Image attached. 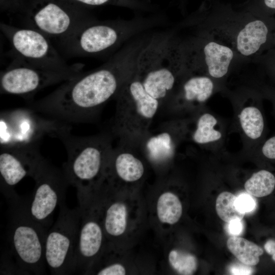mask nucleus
Segmentation results:
<instances>
[{
  "label": "nucleus",
  "mask_w": 275,
  "mask_h": 275,
  "mask_svg": "<svg viewBox=\"0 0 275 275\" xmlns=\"http://www.w3.org/2000/svg\"><path fill=\"white\" fill-rule=\"evenodd\" d=\"M154 33L150 31L131 39L104 64L63 82L30 108L65 123L91 121L135 72L139 56Z\"/></svg>",
  "instance_id": "obj_1"
},
{
  "label": "nucleus",
  "mask_w": 275,
  "mask_h": 275,
  "mask_svg": "<svg viewBox=\"0 0 275 275\" xmlns=\"http://www.w3.org/2000/svg\"><path fill=\"white\" fill-rule=\"evenodd\" d=\"M176 28L207 34L231 47L243 62L257 58L269 36L266 21L219 0H203Z\"/></svg>",
  "instance_id": "obj_2"
},
{
  "label": "nucleus",
  "mask_w": 275,
  "mask_h": 275,
  "mask_svg": "<svg viewBox=\"0 0 275 275\" xmlns=\"http://www.w3.org/2000/svg\"><path fill=\"white\" fill-rule=\"evenodd\" d=\"M135 12L130 19H95L85 23L61 42L71 55L100 57L118 50L134 37L167 23L164 14L144 16L142 12Z\"/></svg>",
  "instance_id": "obj_3"
},
{
  "label": "nucleus",
  "mask_w": 275,
  "mask_h": 275,
  "mask_svg": "<svg viewBox=\"0 0 275 275\" xmlns=\"http://www.w3.org/2000/svg\"><path fill=\"white\" fill-rule=\"evenodd\" d=\"M184 69L179 37L170 29L154 32L139 56L135 73L146 92L162 105Z\"/></svg>",
  "instance_id": "obj_4"
},
{
  "label": "nucleus",
  "mask_w": 275,
  "mask_h": 275,
  "mask_svg": "<svg viewBox=\"0 0 275 275\" xmlns=\"http://www.w3.org/2000/svg\"><path fill=\"white\" fill-rule=\"evenodd\" d=\"M71 127L57 138L64 144L67 160L63 172L69 185L76 187L78 199L89 196L102 183L107 157L113 148L112 134L88 136L72 135Z\"/></svg>",
  "instance_id": "obj_5"
},
{
  "label": "nucleus",
  "mask_w": 275,
  "mask_h": 275,
  "mask_svg": "<svg viewBox=\"0 0 275 275\" xmlns=\"http://www.w3.org/2000/svg\"><path fill=\"white\" fill-rule=\"evenodd\" d=\"M115 99L116 109L112 134L119 138L122 144H140L161 106L160 102L146 92L135 71Z\"/></svg>",
  "instance_id": "obj_6"
},
{
  "label": "nucleus",
  "mask_w": 275,
  "mask_h": 275,
  "mask_svg": "<svg viewBox=\"0 0 275 275\" xmlns=\"http://www.w3.org/2000/svg\"><path fill=\"white\" fill-rule=\"evenodd\" d=\"M10 204L8 239L16 264L21 273L43 274L47 228L31 216L29 203L20 198Z\"/></svg>",
  "instance_id": "obj_7"
},
{
  "label": "nucleus",
  "mask_w": 275,
  "mask_h": 275,
  "mask_svg": "<svg viewBox=\"0 0 275 275\" xmlns=\"http://www.w3.org/2000/svg\"><path fill=\"white\" fill-rule=\"evenodd\" d=\"M179 41L185 69L214 81L223 79L234 65L243 62L231 47L203 32L194 31Z\"/></svg>",
  "instance_id": "obj_8"
},
{
  "label": "nucleus",
  "mask_w": 275,
  "mask_h": 275,
  "mask_svg": "<svg viewBox=\"0 0 275 275\" xmlns=\"http://www.w3.org/2000/svg\"><path fill=\"white\" fill-rule=\"evenodd\" d=\"M33 109L18 108L3 111L0 115L1 148L39 147L45 135L57 138L69 126L65 123L39 116Z\"/></svg>",
  "instance_id": "obj_9"
},
{
  "label": "nucleus",
  "mask_w": 275,
  "mask_h": 275,
  "mask_svg": "<svg viewBox=\"0 0 275 275\" xmlns=\"http://www.w3.org/2000/svg\"><path fill=\"white\" fill-rule=\"evenodd\" d=\"M78 6L67 0H36L25 9V19L29 27L61 40L96 19Z\"/></svg>",
  "instance_id": "obj_10"
},
{
  "label": "nucleus",
  "mask_w": 275,
  "mask_h": 275,
  "mask_svg": "<svg viewBox=\"0 0 275 275\" xmlns=\"http://www.w3.org/2000/svg\"><path fill=\"white\" fill-rule=\"evenodd\" d=\"M56 222L47 231L45 248L46 265L52 274L73 273L75 253L81 217L80 206H60Z\"/></svg>",
  "instance_id": "obj_11"
},
{
  "label": "nucleus",
  "mask_w": 275,
  "mask_h": 275,
  "mask_svg": "<svg viewBox=\"0 0 275 275\" xmlns=\"http://www.w3.org/2000/svg\"><path fill=\"white\" fill-rule=\"evenodd\" d=\"M84 64L61 70L32 65L15 57L7 68L1 72L0 92L29 97L41 89L69 80L82 73Z\"/></svg>",
  "instance_id": "obj_12"
},
{
  "label": "nucleus",
  "mask_w": 275,
  "mask_h": 275,
  "mask_svg": "<svg viewBox=\"0 0 275 275\" xmlns=\"http://www.w3.org/2000/svg\"><path fill=\"white\" fill-rule=\"evenodd\" d=\"M1 32L9 41L14 57L42 68L69 70L77 64L68 65L50 42L49 38L33 28H20L1 22Z\"/></svg>",
  "instance_id": "obj_13"
},
{
  "label": "nucleus",
  "mask_w": 275,
  "mask_h": 275,
  "mask_svg": "<svg viewBox=\"0 0 275 275\" xmlns=\"http://www.w3.org/2000/svg\"><path fill=\"white\" fill-rule=\"evenodd\" d=\"M33 198L29 203L31 216L46 228L58 206L64 202L69 184L63 171L46 161L35 177Z\"/></svg>",
  "instance_id": "obj_14"
},
{
  "label": "nucleus",
  "mask_w": 275,
  "mask_h": 275,
  "mask_svg": "<svg viewBox=\"0 0 275 275\" xmlns=\"http://www.w3.org/2000/svg\"><path fill=\"white\" fill-rule=\"evenodd\" d=\"M46 161L39 147L1 148L0 188L9 203L20 199L15 186L25 177L34 179Z\"/></svg>",
  "instance_id": "obj_15"
},
{
  "label": "nucleus",
  "mask_w": 275,
  "mask_h": 275,
  "mask_svg": "<svg viewBox=\"0 0 275 275\" xmlns=\"http://www.w3.org/2000/svg\"><path fill=\"white\" fill-rule=\"evenodd\" d=\"M81 217L75 253L73 273L85 274L102 253L104 231L97 210L89 198L78 200Z\"/></svg>",
  "instance_id": "obj_16"
},
{
  "label": "nucleus",
  "mask_w": 275,
  "mask_h": 275,
  "mask_svg": "<svg viewBox=\"0 0 275 275\" xmlns=\"http://www.w3.org/2000/svg\"><path fill=\"white\" fill-rule=\"evenodd\" d=\"M215 88L210 77L184 70L172 93L163 105L170 111L194 107L207 101Z\"/></svg>",
  "instance_id": "obj_17"
},
{
  "label": "nucleus",
  "mask_w": 275,
  "mask_h": 275,
  "mask_svg": "<svg viewBox=\"0 0 275 275\" xmlns=\"http://www.w3.org/2000/svg\"><path fill=\"white\" fill-rule=\"evenodd\" d=\"M145 173L143 161L129 146L122 144L110 151L104 169L103 181L116 188L121 184L140 182Z\"/></svg>",
  "instance_id": "obj_18"
},
{
  "label": "nucleus",
  "mask_w": 275,
  "mask_h": 275,
  "mask_svg": "<svg viewBox=\"0 0 275 275\" xmlns=\"http://www.w3.org/2000/svg\"><path fill=\"white\" fill-rule=\"evenodd\" d=\"M183 125L175 121H166L157 128L149 131L140 143L146 157L153 164L162 166L173 157Z\"/></svg>",
  "instance_id": "obj_19"
},
{
  "label": "nucleus",
  "mask_w": 275,
  "mask_h": 275,
  "mask_svg": "<svg viewBox=\"0 0 275 275\" xmlns=\"http://www.w3.org/2000/svg\"><path fill=\"white\" fill-rule=\"evenodd\" d=\"M227 245L232 254L242 264L249 266L257 265L263 250L259 245L244 238L231 236L227 241Z\"/></svg>",
  "instance_id": "obj_20"
},
{
  "label": "nucleus",
  "mask_w": 275,
  "mask_h": 275,
  "mask_svg": "<svg viewBox=\"0 0 275 275\" xmlns=\"http://www.w3.org/2000/svg\"><path fill=\"white\" fill-rule=\"evenodd\" d=\"M182 210L180 199L173 192L165 191L159 196L156 203V213L161 223L175 224L180 219Z\"/></svg>",
  "instance_id": "obj_21"
},
{
  "label": "nucleus",
  "mask_w": 275,
  "mask_h": 275,
  "mask_svg": "<svg viewBox=\"0 0 275 275\" xmlns=\"http://www.w3.org/2000/svg\"><path fill=\"white\" fill-rule=\"evenodd\" d=\"M241 127L245 134L252 140L259 138L262 134L264 123L260 111L254 106L244 107L239 116Z\"/></svg>",
  "instance_id": "obj_22"
},
{
  "label": "nucleus",
  "mask_w": 275,
  "mask_h": 275,
  "mask_svg": "<svg viewBox=\"0 0 275 275\" xmlns=\"http://www.w3.org/2000/svg\"><path fill=\"white\" fill-rule=\"evenodd\" d=\"M275 187V177L269 171L262 170L254 173L244 184V188L251 196L263 197L270 194Z\"/></svg>",
  "instance_id": "obj_23"
},
{
  "label": "nucleus",
  "mask_w": 275,
  "mask_h": 275,
  "mask_svg": "<svg viewBox=\"0 0 275 275\" xmlns=\"http://www.w3.org/2000/svg\"><path fill=\"white\" fill-rule=\"evenodd\" d=\"M217 120L211 114L204 113L198 119L196 126L192 134L194 142L203 145L217 141L222 137V133L214 128Z\"/></svg>",
  "instance_id": "obj_24"
},
{
  "label": "nucleus",
  "mask_w": 275,
  "mask_h": 275,
  "mask_svg": "<svg viewBox=\"0 0 275 275\" xmlns=\"http://www.w3.org/2000/svg\"><path fill=\"white\" fill-rule=\"evenodd\" d=\"M77 5L96 7L112 5L126 8L137 12H154L157 6L150 0H67Z\"/></svg>",
  "instance_id": "obj_25"
},
{
  "label": "nucleus",
  "mask_w": 275,
  "mask_h": 275,
  "mask_svg": "<svg viewBox=\"0 0 275 275\" xmlns=\"http://www.w3.org/2000/svg\"><path fill=\"white\" fill-rule=\"evenodd\" d=\"M237 197L228 191L221 193L216 198L215 209L218 216L223 221L230 223L241 220L245 213L241 211L237 205Z\"/></svg>",
  "instance_id": "obj_26"
},
{
  "label": "nucleus",
  "mask_w": 275,
  "mask_h": 275,
  "mask_svg": "<svg viewBox=\"0 0 275 275\" xmlns=\"http://www.w3.org/2000/svg\"><path fill=\"white\" fill-rule=\"evenodd\" d=\"M168 258L170 265L180 274H193L197 269V259L190 253L172 250L170 252Z\"/></svg>",
  "instance_id": "obj_27"
},
{
  "label": "nucleus",
  "mask_w": 275,
  "mask_h": 275,
  "mask_svg": "<svg viewBox=\"0 0 275 275\" xmlns=\"http://www.w3.org/2000/svg\"><path fill=\"white\" fill-rule=\"evenodd\" d=\"M235 7L262 19L267 14L275 13V0H246Z\"/></svg>",
  "instance_id": "obj_28"
},
{
  "label": "nucleus",
  "mask_w": 275,
  "mask_h": 275,
  "mask_svg": "<svg viewBox=\"0 0 275 275\" xmlns=\"http://www.w3.org/2000/svg\"><path fill=\"white\" fill-rule=\"evenodd\" d=\"M237 205L241 211L246 213L254 209L255 202L251 196L244 194L237 197Z\"/></svg>",
  "instance_id": "obj_29"
},
{
  "label": "nucleus",
  "mask_w": 275,
  "mask_h": 275,
  "mask_svg": "<svg viewBox=\"0 0 275 275\" xmlns=\"http://www.w3.org/2000/svg\"><path fill=\"white\" fill-rule=\"evenodd\" d=\"M263 154L269 159H275V136L267 140L262 148Z\"/></svg>",
  "instance_id": "obj_30"
},
{
  "label": "nucleus",
  "mask_w": 275,
  "mask_h": 275,
  "mask_svg": "<svg viewBox=\"0 0 275 275\" xmlns=\"http://www.w3.org/2000/svg\"><path fill=\"white\" fill-rule=\"evenodd\" d=\"M245 264H234L230 268L232 274H251L253 272L252 268Z\"/></svg>",
  "instance_id": "obj_31"
},
{
  "label": "nucleus",
  "mask_w": 275,
  "mask_h": 275,
  "mask_svg": "<svg viewBox=\"0 0 275 275\" xmlns=\"http://www.w3.org/2000/svg\"><path fill=\"white\" fill-rule=\"evenodd\" d=\"M228 226L229 232L233 235L239 234L242 229V225L240 220H234L230 223Z\"/></svg>",
  "instance_id": "obj_32"
},
{
  "label": "nucleus",
  "mask_w": 275,
  "mask_h": 275,
  "mask_svg": "<svg viewBox=\"0 0 275 275\" xmlns=\"http://www.w3.org/2000/svg\"><path fill=\"white\" fill-rule=\"evenodd\" d=\"M264 248L266 253L271 256L272 260L275 262V240H267L265 243Z\"/></svg>",
  "instance_id": "obj_33"
},
{
  "label": "nucleus",
  "mask_w": 275,
  "mask_h": 275,
  "mask_svg": "<svg viewBox=\"0 0 275 275\" xmlns=\"http://www.w3.org/2000/svg\"><path fill=\"white\" fill-rule=\"evenodd\" d=\"M188 0H177L178 3V7L182 13H185L186 11V5Z\"/></svg>",
  "instance_id": "obj_34"
}]
</instances>
